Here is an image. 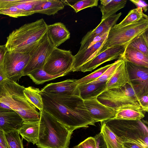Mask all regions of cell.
Listing matches in <instances>:
<instances>
[{
  "label": "cell",
  "instance_id": "1",
  "mask_svg": "<svg viewBox=\"0 0 148 148\" xmlns=\"http://www.w3.org/2000/svg\"><path fill=\"white\" fill-rule=\"evenodd\" d=\"M43 110L73 131L80 128L95 125L84 100L79 96L54 94L40 91Z\"/></svg>",
  "mask_w": 148,
  "mask_h": 148
},
{
  "label": "cell",
  "instance_id": "2",
  "mask_svg": "<svg viewBox=\"0 0 148 148\" xmlns=\"http://www.w3.org/2000/svg\"><path fill=\"white\" fill-rule=\"evenodd\" d=\"M25 87L16 81L7 79L0 83V107L13 110L23 122H38L40 112L29 102L23 90Z\"/></svg>",
  "mask_w": 148,
  "mask_h": 148
},
{
  "label": "cell",
  "instance_id": "3",
  "mask_svg": "<svg viewBox=\"0 0 148 148\" xmlns=\"http://www.w3.org/2000/svg\"><path fill=\"white\" fill-rule=\"evenodd\" d=\"M38 148H68L73 131L44 110L39 111Z\"/></svg>",
  "mask_w": 148,
  "mask_h": 148
},
{
  "label": "cell",
  "instance_id": "4",
  "mask_svg": "<svg viewBox=\"0 0 148 148\" xmlns=\"http://www.w3.org/2000/svg\"><path fill=\"white\" fill-rule=\"evenodd\" d=\"M47 25L43 18L25 24L12 31L5 44L8 51L30 52L38 44L47 32Z\"/></svg>",
  "mask_w": 148,
  "mask_h": 148
},
{
  "label": "cell",
  "instance_id": "5",
  "mask_svg": "<svg viewBox=\"0 0 148 148\" xmlns=\"http://www.w3.org/2000/svg\"><path fill=\"white\" fill-rule=\"evenodd\" d=\"M122 142L136 143L148 148V130L140 120L112 119L104 121Z\"/></svg>",
  "mask_w": 148,
  "mask_h": 148
},
{
  "label": "cell",
  "instance_id": "6",
  "mask_svg": "<svg viewBox=\"0 0 148 148\" xmlns=\"http://www.w3.org/2000/svg\"><path fill=\"white\" fill-rule=\"evenodd\" d=\"M97 99L103 104L116 110L125 108H141L138 97L131 84L107 90Z\"/></svg>",
  "mask_w": 148,
  "mask_h": 148
},
{
  "label": "cell",
  "instance_id": "7",
  "mask_svg": "<svg viewBox=\"0 0 148 148\" xmlns=\"http://www.w3.org/2000/svg\"><path fill=\"white\" fill-rule=\"evenodd\" d=\"M147 30L148 18H144L121 28H111L100 52L112 47H127L134 39Z\"/></svg>",
  "mask_w": 148,
  "mask_h": 148
},
{
  "label": "cell",
  "instance_id": "8",
  "mask_svg": "<svg viewBox=\"0 0 148 148\" xmlns=\"http://www.w3.org/2000/svg\"><path fill=\"white\" fill-rule=\"evenodd\" d=\"M74 56L70 50L54 48L47 58L43 69L51 75L72 71Z\"/></svg>",
  "mask_w": 148,
  "mask_h": 148
},
{
  "label": "cell",
  "instance_id": "9",
  "mask_svg": "<svg viewBox=\"0 0 148 148\" xmlns=\"http://www.w3.org/2000/svg\"><path fill=\"white\" fill-rule=\"evenodd\" d=\"M30 51L23 53L7 51L1 64L8 79L16 81L23 76V71L30 57Z\"/></svg>",
  "mask_w": 148,
  "mask_h": 148
},
{
  "label": "cell",
  "instance_id": "10",
  "mask_svg": "<svg viewBox=\"0 0 148 148\" xmlns=\"http://www.w3.org/2000/svg\"><path fill=\"white\" fill-rule=\"evenodd\" d=\"M54 48L46 32L37 45L30 51V57L23 71V76L28 75L33 71L43 68Z\"/></svg>",
  "mask_w": 148,
  "mask_h": 148
},
{
  "label": "cell",
  "instance_id": "11",
  "mask_svg": "<svg viewBox=\"0 0 148 148\" xmlns=\"http://www.w3.org/2000/svg\"><path fill=\"white\" fill-rule=\"evenodd\" d=\"M125 61L130 82L136 95L139 97L148 92V68Z\"/></svg>",
  "mask_w": 148,
  "mask_h": 148
},
{
  "label": "cell",
  "instance_id": "12",
  "mask_svg": "<svg viewBox=\"0 0 148 148\" xmlns=\"http://www.w3.org/2000/svg\"><path fill=\"white\" fill-rule=\"evenodd\" d=\"M126 47L123 46H118L105 50L91 60L84 64L79 71L83 72L91 71L106 62L119 59L123 56Z\"/></svg>",
  "mask_w": 148,
  "mask_h": 148
},
{
  "label": "cell",
  "instance_id": "13",
  "mask_svg": "<svg viewBox=\"0 0 148 148\" xmlns=\"http://www.w3.org/2000/svg\"><path fill=\"white\" fill-rule=\"evenodd\" d=\"M85 106L95 123L102 122L114 118L116 110L100 102L97 97L84 100Z\"/></svg>",
  "mask_w": 148,
  "mask_h": 148
},
{
  "label": "cell",
  "instance_id": "14",
  "mask_svg": "<svg viewBox=\"0 0 148 148\" xmlns=\"http://www.w3.org/2000/svg\"><path fill=\"white\" fill-rule=\"evenodd\" d=\"M109 30L100 41L86 49L78 51L74 56L72 71H79L84 64L91 60L100 53L106 40Z\"/></svg>",
  "mask_w": 148,
  "mask_h": 148
},
{
  "label": "cell",
  "instance_id": "15",
  "mask_svg": "<svg viewBox=\"0 0 148 148\" xmlns=\"http://www.w3.org/2000/svg\"><path fill=\"white\" fill-rule=\"evenodd\" d=\"M23 122L22 117L13 110L0 107V130L4 133L17 130Z\"/></svg>",
  "mask_w": 148,
  "mask_h": 148
},
{
  "label": "cell",
  "instance_id": "16",
  "mask_svg": "<svg viewBox=\"0 0 148 148\" xmlns=\"http://www.w3.org/2000/svg\"><path fill=\"white\" fill-rule=\"evenodd\" d=\"M76 80L69 79L60 82L51 83L45 86L40 91L51 94L80 96L78 85L74 83Z\"/></svg>",
  "mask_w": 148,
  "mask_h": 148
},
{
  "label": "cell",
  "instance_id": "17",
  "mask_svg": "<svg viewBox=\"0 0 148 148\" xmlns=\"http://www.w3.org/2000/svg\"><path fill=\"white\" fill-rule=\"evenodd\" d=\"M47 33L54 48H58L70 37V32L61 22L47 25Z\"/></svg>",
  "mask_w": 148,
  "mask_h": 148
},
{
  "label": "cell",
  "instance_id": "18",
  "mask_svg": "<svg viewBox=\"0 0 148 148\" xmlns=\"http://www.w3.org/2000/svg\"><path fill=\"white\" fill-rule=\"evenodd\" d=\"M127 84H131L127 69L125 60L124 59L119 65L115 71L106 82V88L108 90L119 88Z\"/></svg>",
  "mask_w": 148,
  "mask_h": 148
},
{
  "label": "cell",
  "instance_id": "19",
  "mask_svg": "<svg viewBox=\"0 0 148 148\" xmlns=\"http://www.w3.org/2000/svg\"><path fill=\"white\" fill-rule=\"evenodd\" d=\"M122 13L115 14L106 19L101 20L99 25L95 29L88 32L83 37L80 44L88 43L97 36L110 29L116 24Z\"/></svg>",
  "mask_w": 148,
  "mask_h": 148
},
{
  "label": "cell",
  "instance_id": "20",
  "mask_svg": "<svg viewBox=\"0 0 148 148\" xmlns=\"http://www.w3.org/2000/svg\"><path fill=\"white\" fill-rule=\"evenodd\" d=\"M64 7L63 3L59 0H40L35 6L33 11L34 13L53 15L63 9Z\"/></svg>",
  "mask_w": 148,
  "mask_h": 148
},
{
  "label": "cell",
  "instance_id": "21",
  "mask_svg": "<svg viewBox=\"0 0 148 148\" xmlns=\"http://www.w3.org/2000/svg\"><path fill=\"white\" fill-rule=\"evenodd\" d=\"M106 82L78 85L80 97L84 100L97 97L106 90Z\"/></svg>",
  "mask_w": 148,
  "mask_h": 148
},
{
  "label": "cell",
  "instance_id": "22",
  "mask_svg": "<svg viewBox=\"0 0 148 148\" xmlns=\"http://www.w3.org/2000/svg\"><path fill=\"white\" fill-rule=\"evenodd\" d=\"M39 122H23L17 130L23 139L29 143L36 144L38 137Z\"/></svg>",
  "mask_w": 148,
  "mask_h": 148
},
{
  "label": "cell",
  "instance_id": "23",
  "mask_svg": "<svg viewBox=\"0 0 148 148\" xmlns=\"http://www.w3.org/2000/svg\"><path fill=\"white\" fill-rule=\"evenodd\" d=\"M123 56L127 61L148 68V56L133 48L127 46Z\"/></svg>",
  "mask_w": 148,
  "mask_h": 148
},
{
  "label": "cell",
  "instance_id": "24",
  "mask_svg": "<svg viewBox=\"0 0 148 148\" xmlns=\"http://www.w3.org/2000/svg\"><path fill=\"white\" fill-rule=\"evenodd\" d=\"M107 148H124L123 142L106 125L101 122V132Z\"/></svg>",
  "mask_w": 148,
  "mask_h": 148
},
{
  "label": "cell",
  "instance_id": "25",
  "mask_svg": "<svg viewBox=\"0 0 148 148\" xmlns=\"http://www.w3.org/2000/svg\"><path fill=\"white\" fill-rule=\"evenodd\" d=\"M116 111L115 116L112 119L141 120L145 117V113L141 108H125Z\"/></svg>",
  "mask_w": 148,
  "mask_h": 148
},
{
  "label": "cell",
  "instance_id": "26",
  "mask_svg": "<svg viewBox=\"0 0 148 148\" xmlns=\"http://www.w3.org/2000/svg\"><path fill=\"white\" fill-rule=\"evenodd\" d=\"M127 2L126 0H112L106 6L100 5L99 8L102 14L101 20L115 14L118 11L125 7Z\"/></svg>",
  "mask_w": 148,
  "mask_h": 148
},
{
  "label": "cell",
  "instance_id": "27",
  "mask_svg": "<svg viewBox=\"0 0 148 148\" xmlns=\"http://www.w3.org/2000/svg\"><path fill=\"white\" fill-rule=\"evenodd\" d=\"M69 73L68 72H63L56 75H51L47 73L42 68L33 71L27 76L29 77L35 84H40L57 78L65 76Z\"/></svg>",
  "mask_w": 148,
  "mask_h": 148
},
{
  "label": "cell",
  "instance_id": "28",
  "mask_svg": "<svg viewBox=\"0 0 148 148\" xmlns=\"http://www.w3.org/2000/svg\"><path fill=\"white\" fill-rule=\"evenodd\" d=\"M24 94L28 101L34 106L39 111L43 109V104L40 90L38 88L29 86L25 88Z\"/></svg>",
  "mask_w": 148,
  "mask_h": 148
},
{
  "label": "cell",
  "instance_id": "29",
  "mask_svg": "<svg viewBox=\"0 0 148 148\" xmlns=\"http://www.w3.org/2000/svg\"><path fill=\"white\" fill-rule=\"evenodd\" d=\"M142 9L140 8L130 10L124 18L119 23L116 24L111 28H118L136 22L143 18H148L147 16L144 14Z\"/></svg>",
  "mask_w": 148,
  "mask_h": 148
},
{
  "label": "cell",
  "instance_id": "30",
  "mask_svg": "<svg viewBox=\"0 0 148 148\" xmlns=\"http://www.w3.org/2000/svg\"><path fill=\"white\" fill-rule=\"evenodd\" d=\"M146 30L132 40L128 46L148 56V34Z\"/></svg>",
  "mask_w": 148,
  "mask_h": 148
},
{
  "label": "cell",
  "instance_id": "31",
  "mask_svg": "<svg viewBox=\"0 0 148 148\" xmlns=\"http://www.w3.org/2000/svg\"><path fill=\"white\" fill-rule=\"evenodd\" d=\"M8 148H23V138L21 139L17 130L4 133Z\"/></svg>",
  "mask_w": 148,
  "mask_h": 148
},
{
  "label": "cell",
  "instance_id": "32",
  "mask_svg": "<svg viewBox=\"0 0 148 148\" xmlns=\"http://www.w3.org/2000/svg\"><path fill=\"white\" fill-rule=\"evenodd\" d=\"M124 59L123 56L118 59L109 67L99 77L96 79L90 82L97 83L106 82L113 74L119 65Z\"/></svg>",
  "mask_w": 148,
  "mask_h": 148
},
{
  "label": "cell",
  "instance_id": "33",
  "mask_svg": "<svg viewBox=\"0 0 148 148\" xmlns=\"http://www.w3.org/2000/svg\"><path fill=\"white\" fill-rule=\"evenodd\" d=\"M113 63L101 67L90 74L78 79H76L74 83L77 85L90 83L99 77Z\"/></svg>",
  "mask_w": 148,
  "mask_h": 148
},
{
  "label": "cell",
  "instance_id": "34",
  "mask_svg": "<svg viewBox=\"0 0 148 148\" xmlns=\"http://www.w3.org/2000/svg\"><path fill=\"white\" fill-rule=\"evenodd\" d=\"M40 0H20L14 5L24 12L27 16L34 14V8Z\"/></svg>",
  "mask_w": 148,
  "mask_h": 148
},
{
  "label": "cell",
  "instance_id": "35",
  "mask_svg": "<svg viewBox=\"0 0 148 148\" xmlns=\"http://www.w3.org/2000/svg\"><path fill=\"white\" fill-rule=\"evenodd\" d=\"M99 0H83L77 1L71 5L76 13L88 8L97 6Z\"/></svg>",
  "mask_w": 148,
  "mask_h": 148
},
{
  "label": "cell",
  "instance_id": "36",
  "mask_svg": "<svg viewBox=\"0 0 148 148\" xmlns=\"http://www.w3.org/2000/svg\"><path fill=\"white\" fill-rule=\"evenodd\" d=\"M0 14L8 16L14 18L27 16L25 13L15 5L0 9Z\"/></svg>",
  "mask_w": 148,
  "mask_h": 148
},
{
  "label": "cell",
  "instance_id": "37",
  "mask_svg": "<svg viewBox=\"0 0 148 148\" xmlns=\"http://www.w3.org/2000/svg\"><path fill=\"white\" fill-rule=\"evenodd\" d=\"M96 141L93 137H89L79 143L81 148H95Z\"/></svg>",
  "mask_w": 148,
  "mask_h": 148
},
{
  "label": "cell",
  "instance_id": "38",
  "mask_svg": "<svg viewBox=\"0 0 148 148\" xmlns=\"http://www.w3.org/2000/svg\"><path fill=\"white\" fill-rule=\"evenodd\" d=\"M139 100L140 106L145 112L148 111V92L139 97Z\"/></svg>",
  "mask_w": 148,
  "mask_h": 148
},
{
  "label": "cell",
  "instance_id": "39",
  "mask_svg": "<svg viewBox=\"0 0 148 148\" xmlns=\"http://www.w3.org/2000/svg\"><path fill=\"white\" fill-rule=\"evenodd\" d=\"M96 141L95 148H107L103 136L100 133L94 137Z\"/></svg>",
  "mask_w": 148,
  "mask_h": 148
},
{
  "label": "cell",
  "instance_id": "40",
  "mask_svg": "<svg viewBox=\"0 0 148 148\" xmlns=\"http://www.w3.org/2000/svg\"><path fill=\"white\" fill-rule=\"evenodd\" d=\"M130 1L133 3L137 8H140L145 12H147L148 10V4L144 1L142 0H130Z\"/></svg>",
  "mask_w": 148,
  "mask_h": 148
},
{
  "label": "cell",
  "instance_id": "41",
  "mask_svg": "<svg viewBox=\"0 0 148 148\" xmlns=\"http://www.w3.org/2000/svg\"><path fill=\"white\" fill-rule=\"evenodd\" d=\"M20 0H0V9L14 5Z\"/></svg>",
  "mask_w": 148,
  "mask_h": 148
},
{
  "label": "cell",
  "instance_id": "42",
  "mask_svg": "<svg viewBox=\"0 0 148 148\" xmlns=\"http://www.w3.org/2000/svg\"><path fill=\"white\" fill-rule=\"evenodd\" d=\"M123 147L126 148H145V147L135 143L129 142H123Z\"/></svg>",
  "mask_w": 148,
  "mask_h": 148
},
{
  "label": "cell",
  "instance_id": "43",
  "mask_svg": "<svg viewBox=\"0 0 148 148\" xmlns=\"http://www.w3.org/2000/svg\"><path fill=\"white\" fill-rule=\"evenodd\" d=\"M0 144L5 148H8L4 132L0 130Z\"/></svg>",
  "mask_w": 148,
  "mask_h": 148
},
{
  "label": "cell",
  "instance_id": "44",
  "mask_svg": "<svg viewBox=\"0 0 148 148\" xmlns=\"http://www.w3.org/2000/svg\"><path fill=\"white\" fill-rule=\"evenodd\" d=\"M7 51L5 45H0V64L2 62Z\"/></svg>",
  "mask_w": 148,
  "mask_h": 148
},
{
  "label": "cell",
  "instance_id": "45",
  "mask_svg": "<svg viewBox=\"0 0 148 148\" xmlns=\"http://www.w3.org/2000/svg\"><path fill=\"white\" fill-rule=\"evenodd\" d=\"M1 64H0V83L8 79L3 71Z\"/></svg>",
  "mask_w": 148,
  "mask_h": 148
},
{
  "label": "cell",
  "instance_id": "46",
  "mask_svg": "<svg viewBox=\"0 0 148 148\" xmlns=\"http://www.w3.org/2000/svg\"><path fill=\"white\" fill-rule=\"evenodd\" d=\"M112 0H101V5L103 6L107 5Z\"/></svg>",
  "mask_w": 148,
  "mask_h": 148
},
{
  "label": "cell",
  "instance_id": "47",
  "mask_svg": "<svg viewBox=\"0 0 148 148\" xmlns=\"http://www.w3.org/2000/svg\"><path fill=\"white\" fill-rule=\"evenodd\" d=\"M72 148H81L80 147V146H79V145H77L74 146Z\"/></svg>",
  "mask_w": 148,
  "mask_h": 148
},
{
  "label": "cell",
  "instance_id": "48",
  "mask_svg": "<svg viewBox=\"0 0 148 148\" xmlns=\"http://www.w3.org/2000/svg\"><path fill=\"white\" fill-rule=\"evenodd\" d=\"M0 148H5L0 144Z\"/></svg>",
  "mask_w": 148,
  "mask_h": 148
},
{
  "label": "cell",
  "instance_id": "49",
  "mask_svg": "<svg viewBox=\"0 0 148 148\" xmlns=\"http://www.w3.org/2000/svg\"><path fill=\"white\" fill-rule=\"evenodd\" d=\"M124 148H125V147H124Z\"/></svg>",
  "mask_w": 148,
  "mask_h": 148
}]
</instances>
